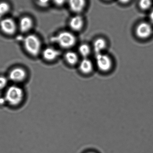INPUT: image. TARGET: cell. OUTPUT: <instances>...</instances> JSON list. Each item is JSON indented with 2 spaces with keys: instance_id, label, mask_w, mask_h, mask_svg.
Listing matches in <instances>:
<instances>
[{
  "instance_id": "cell-1",
  "label": "cell",
  "mask_w": 153,
  "mask_h": 153,
  "mask_svg": "<svg viewBox=\"0 0 153 153\" xmlns=\"http://www.w3.org/2000/svg\"><path fill=\"white\" fill-rule=\"evenodd\" d=\"M25 96L24 89L18 85L15 84L6 88L4 97L7 104L14 107L18 106L22 103Z\"/></svg>"
},
{
  "instance_id": "cell-2",
  "label": "cell",
  "mask_w": 153,
  "mask_h": 153,
  "mask_svg": "<svg viewBox=\"0 0 153 153\" xmlns=\"http://www.w3.org/2000/svg\"><path fill=\"white\" fill-rule=\"evenodd\" d=\"M53 42L57 43L60 47L68 49L73 47L76 43V39L72 33L64 31L58 34L52 39Z\"/></svg>"
},
{
  "instance_id": "cell-3",
  "label": "cell",
  "mask_w": 153,
  "mask_h": 153,
  "mask_svg": "<svg viewBox=\"0 0 153 153\" xmlns=\"http://www.w3.org/2000/svg\"><path fill=\"white\" fill-rule=\"evenodd\" d=\"M24 45L26 51L32 56H37L41 51V42L35 35H29L26 36L24 40Z\"/></svg>"
},
{
  "instance_id": "cell-4",
  "label": "cell",
  "mask_w": 153,
  "mask_h": 153,
  "mask_svg": "<svg viewBox=\"0 0 153 153\" xmlns=\"http://www.w3.org/2000/svg\"><path fill=\"white\" fill-rule=\"evenodd\" d=\"M96 63L97 68L101 72H109L112 68L113 62L109 56L104 53L96 54Z\"/></svg>"
},
{
  "instance_id": "cell-5",
  "label": "cell",
  "mask_w": 153,
  "mask_h": 153,
  "mask_svg": "<svg viewBox=\"0 0 153 153\" xmlns=\"http://www.w3.org/2000/svg\"><path fill=\"white\" fill-rule=\"evenodd\" d=\"M26 71L22 68L17 67L12 69L9 74V79L16 85L23 83L27 78Z\"/></svg>"
},
{
  "instance_id": "cell-6",
  "label": "cell",
  "mask_w": 153,
  "mask_h": 153,
  "mask_svg": "<svg viewBox=\"0 0 153 153\" xmlns=\"http://www.w3.org/2000/svg\"><path fill=\"white\" fill-rule=\"evenodd\" d=\"M153 33L152 25L147 22H141L136 27V35L140 39H146L149 38Z\"/></svg>"
},
{
  "instance_id": "cell-7",
  "label": "cell",
  "mask_w": 153,
  "mask_h": 153,
  "mask_svg": "<svg viewBox=\"0 0 153 153\" xmlns=\"http://www.w3.org/2000/svg\"><path fill=\"white\" fill-rule=\"evenodd\" d=\"M0 27L6 34L12 35L15 33L16 30V25L12 19L6 18L0 22Z\"/></svg>"
},
{
  "instance_id": "cell-8",
  "label": "cell",
  "mask_w": 153,
  "mask_h": 153,
  "mask_svg": "<svg viewBox=\"0 0 153 153\" xmlns=\"http://www.w3.org/2000/svg\"><path fill=\"white\" fill-rule=\"evenodd\" d=\"M79 69L84 75H89L94 70L93 62L87 58H84L82 60L79 62Z\"/></svg>"
},
{
  "instance_id": "cell-9",
  "label": "cell",
  "mask_w": 153,
  "mask_h": 153,
  "mask_svg": "<svg viewBox=\"0 0 153 153\" xmlns=\"http://www.w3.org/2000/svg\"><path fill=\"white\" fill-rule=\"evenodd\" d=\"M68 1L70 8L75 13H80L85 7L86 0H68Z\"/></svg>"
},
{
  "instance_id": "cell-10",
  "label": "cell",
  "mask_w": 153,
  "mask_h": 153,
  "mask_svg": "<svg viewBox=\"0 0 153 153\" xmlns=\"http://www.w3.org/2000/svg\"><path fill=\"white\" fill-rule=\"evenodd\" d=\"M60 54L58 50L51 47L46 48L43 52L44 59L47 61H53L56 60Z\"/></svg>"
},
{
  "instance_id": "cell-11",
  "label": "cell",
  "mask_w": 153,
  "mask_h": 153,
  "mask_svg": "<svg viewBox=\"0 0 153 153\" xmlns=\"http://www.w3.org/2000/svg\"><path fill=\"white\" fill-rule=\"evenodd\" d=\"M69 25L72 30L75 31H79L82 29L84 26V20L80 16H75L70 20Z\"/></svg>"
},
{
  "instance_id": "cell-12",
  "label": "cell",
  "mask_w": 153,
  "mask_h": 153,
  "mask_svg": "<svg viewBox=\"0 0 153 153\" xmlns=\"http://www.w3.org/2000/svg\"><path fill=\"white\" fill-rule=\"evenodd\" d=\"M33 21L28 17L22 18L19 22V28L23 33H26L30 31L33 26Z\"/></svg>"
},
{
  "instance_id": "cell-13",
  "label": "cell",
  "mask_w": 153,
  "mask_h": 153,
  "mask_svg": "<svg viewBox=\"0 0 153 153\" xmlns=\"http://www.w3.org/2000/svg\"><path fill=\"white\" fill-rule=\"evenodd\" d=\"M107 45L106 41L103 38H97L94 42V49L97 54L102 53V52L105 49Z\"/></svg>"
},
{
  "instance_id": "cell-14",
  "label": "cell",
  "mask_w": 153,
  "mask_h": 153,
  "mask_svg": "<svg viewBox=\"0 0 153 153\" xmlns=\"http://www.w3.org/2000/svg\"><path fill=\"white\" fill-rule=\"evenodd\" d=\"M65 59L68 64L72 66L76 65L79 62L78 56L74 52H68L65 54Z\"/></svg>"
},
{
  "instance_id": "cell-15",
  "label": "cell",
  "mask_w": 153,
  "mask_h": 153,
  "mask_svg": "<svg viewBox=\"0 0 153 153\" xmlns=\"http://www.w3.org/2000/svg\"><path fill=\"white\" fill-rule=\"evenodd\" d=\"M90 49L88 45L83 44L81 45L79 47V52L80 55L84 57L87 58L90 53Z\"/></svg>"
},
{
  "instance_id": "cell-16",
  "label": "cell",
  "mask_w": 153,
  "mask_h": 153,
  "mask_svg": "<svg viewBox=\"0 0 153 153\" xmlns=\"http://www.w3.org/2000/svg\"><path fill=\"white\" fill-rule=\"evenodd\" d=\"M139 5L143 10L149 9L152 7V0H140Z\"/></svg>"
},
{
  "instance_id": "cell-17",
  "label": "cell",
  "mask_w": 153,
  "mask_h": 153,
  "mask_svg": "<svg viewBox=\"0 0 153 153\" xmlns=\"http://www.w3.org/2000/svg\"><path fill=\"white\" fill-rule=\"evenodd\" d=\"M10 10V6L6 2L0 3V16H4L8 13Z\"/></svg>"
},
{
  "instance_id": "cell-18",
  "label": "cell",
  "mask_w": 153,
  "mask_h": 153,
  "mask_svg": "<svg viewBox=\"0 0 153 153\" xmlns=\"http://www.w3.org/2000/svg\"><path fill=\"white\" fill-rule=\"evenodd\" d=\"M9 79L8 78L5 76H0V90L5 89L8 87V85Z\"/></svg>"
},
{
  "instance_id": "cell-19",
  "label": "cell",
  "mask_w": 153,
  "mask_h": 153,
  "mask_svg": "<svg viewBox=\"0 0 153 153\" xmlns=\"http://www.w3.org/2000/svg\"><path fill=\"white\" fill-rule=\"evenodd\" d=\"M52 0H37V3L40 7H44L48 6Z\"/></svg>"
},
{
  "instance_id": "cell-20",
  "label": "cell",
  "mask_w": 153,
  "mask_h": 153,
  "mask_svg": "<svg viewBox=\"0 0 153 153\" xmlns=\"http://www.w3.org/2000/svg\"><path fill=\"white\" fill-rule=\"evenodd\" d=\"M52 1H53L54 4L57 6H61L66 3L67 0H52Z\"/></svg>"
},
{
  "instance_id": "cell-21",
  "label": "cell",
  "mask_w": 153,
  "mask_h": 153,
  "mask_svg": "<svg viewBox=\"0 0 153 153\" xmlns=\"http://www.w3.org/2000/svg\"><path fill=\"white\" fill-rule=\"evenodd\" d=\"M7 103L6 99H5L4 97H0V105H4V104H6Z\"/></svg>"
},
{
  "instance_id": "cell-22",
  "label": "cell",
  "mask_w": 153,
  "mask_h": 153,
  "mask_svg": "<svg viewBox=\"0 0 153 153\" xmlns=\"http://www.w3.org/2000/svg\"><path fill=\"white\" fill-rule=\"evenodd\" d=\"M149 19H150L151 24L153 25V8L151 10L150 14H149Z\"/></svg>"
},
{
  "instance_id": "cell-23",
  "label": "cell",
  "mask_w": 153,
  "mask_h": 153,
  "mask_svg": "<svg viewBox=\"0 0 153 153\" xmlns=\"http://www.w3.org/2000/svg\"><path fill=\"white\" fill-rule=\"evenodd\" d=\"M119 1L123 4H127L130 1V0H119Z\"/></svg>"
},
{
  "instance_id": "cell-24",
  "label": "cell",
  "mask_w": 153,
  "mask_h": 153,
  "mask_svg": "<svg viewBox=\"0 0 153 153\" xmlns=\"http://www.w3.org/2000/svg\"><path fill=\"white\" fill-rule=\"evenodd\" d=\"M87 153H95V152H87Z\"/></svg>"
}]
</instances>
